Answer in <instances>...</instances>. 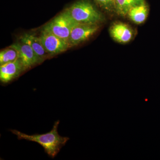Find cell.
Here are the masks:
<instances>
[{
    "label": "cell",
    "mask_w": 160,
    "mask_h": 160,
    "mask_svg": "<svg viewBox=\"0 0 160 160\" xmlns=\"http://www.w3.org/2000/svg\"><path fill=\"white\" fill-rule=\"evenodd\" d=\"M25 70L26 69L18 58L14 62L0 66V80L3 83L9 82Z\"/></svg>",
    "instance_id": "cell-7"
},
{
    "label": "cell",
    "mask_w": 160,
    "mask_h": 160,
    "mask_svg": "<svg viewBox=\"0 0 160 160\" xmlns=\"http://www.w3.org/2000/svg\"><path fill=\"white\" fill-rule=\"evenodd\" d=\"M110 33L113 39L121 43H128L132 37V29L122 23L113 24L110 28Z\"/></svg>",
    "instance_id": "cell-9"
},
{
    "label": "cell",
    "mask_w": 160,
    "mask_h": 160,
    "mask_svg": "<svg viewBox=\"0 0 160 160\" xmlns=\"http://www.w3.org/2000/svg\"><path fill=\"white\" fill-rule=\"evenodd\" d=\"M78 24L66 9L44 26L43 29L50 32L68 42L72 30Z\"/></svg>",
    "instance_id": "cell-3"
},
{
    "label": "cell",
    "mask_w": 160,
    "mask_h": 160,
    "mask_svg": "<svg viewBox=\"0 0 160 160\" xmlns=\"http://www.w3.org/2000/svg\"><path fill=\"white\" fill-rule=\"evenodd\" d=\"M20 39L21 42L31 47L42 62L46 58L48 53L44 48L40 37L37 36L34 33H25L21 36Z\"/></svg>",
    "instance_id": "cell-8"
},
{
    "label": "cell",
    "mask_w": 160,
    "mask_h": 160,
    "mask_svg": "<svg viewBox=\"0 0 160 160\" xmlns=\"http://www.w3.org/2000/svg\"><path fill=\"white\" fill-rule=\"evenodd\" d=\"M69 15L77 22L98 24L104 20L102 14L86 0H81L66 9Z\"/></svg>",
    "instance_id": "cell-2"
},
{
    "label": "cell",
    "mask_w": 160,
    "mask_h": 160,
    "mask_svg": "<svg viewBox=\"0 0 160 160\" xmlns=\"http://www.w3.org/2000/svg\"><path fill=\"white\" fill-rule=\"evenodd\" d=\"M144 3L145 0H115V12L124 16L132 8Z\"/></svg>",
    "instance_id": "cell-11"
},
{
    "label": "cell",
    "mask_w": 160,
    "mask_h": 160,
    "mask_svg": "<svg viewBox=\"0 0 160 160\" xmlns=\"http://www.w3.org/2000/svg\"><path fill=\"white\" fill-rule=\"evenodd\" d=\"M98 24H88L79 23L75 26L69 35L68 42L69 47L77 46L85 42L98 31Z\"/></svg>",
    "instance_id": "cell-5"
},
{
    "label": "cell",
    "mask_w": 160,
    "mask_h": 160,
    "mask_svg": "<svg viewBox=\"0 0 160 160\" xmlns=\"http://www.w3.org/2000/svg\"><path fill=\"white\" fill-rule=\"evenodd\" d=\"M18 58V51L11 47L4 49L0 52V65H5L7 63L14 62Z\"/></svg>",
    "instance_id": "cell-12"
},
{
    "label": "cell",
    "mask_w": 160,
    "mask_h": 160,
    "mask_svg": "<svg viewBox=\"0 0 160 160\" xmlns=\"http://www.w3.org/2000/svg\"><path fill=\"white\" fill-rule=\"evenodd\" d=\"M10 46L18 51V58L21 60L26 70L42 62V61L34 50L27 44L21 42L14 43Z\"/></svg>",
    "instance_id": "cell-6"
},
{
    "label": "cell",
    "mask_w": 160,
    "mask_h": 160,
    "mask_svg": "<svg viewBox=\"0 0 160 160\" xmlns=\"http://www.w3.org/2000/svg\"><path fill=\"white\" fill-rule=\"evenodd\" d=\"M59 123V120L56 122L51 131L45 134L30 135L15 129L10 131L16 135L19 140H26L38 143L44 148L45 152L49 157L53 158L69 140V138L62 137L59 134L58 128Z\"/></svg>",
    "instance_id": "cell-1"
},
{
    "label": "cell",
    "mask_w": 160,
    "mask_h": 160,
    "mask_svg": "<svg viewBox=\"0 0 160 160\" xmlns=\"http://www.w3.org/2000/svg\"><path fill=\"white\" fill-rule=\"evenodd\" d=\"M148 14V8L146 2L134 6L127 13L129 18L137 24L144 22L147 18Z\"/></svg>",
    "instance_id": "cell-10"
},
{
    "label": "cell",
    "mask_w": 160,
    "mask_h": 160,
    "mask_svg": "<svg viewBox=\"0 0 160 160\" xmlns=\"http://www.w3.org/2000/svg\"><path fill=\"white\" fill-rule=\"evenodd\" d=\"M101 8L106 11L115 12V0H93Z\"/></svg>",
    "instance_id": "cell-13"
},
{
    "label": "cell",
    "mask_w": 160,
    "mask_h": 160,
    "mask_svg": "<svg viewBox=\"0 0 160 160\" xmlns=\"http://www.w3.org/2000/svg\"><path fill=\"white\" fill-rule=\"evenodd\" d=\"M44 48L48 54L56 55L70 48L68 41L43 29L40 36Z\"/></svg>",
    "instance_id": "cell-4"
}]
</instances>
